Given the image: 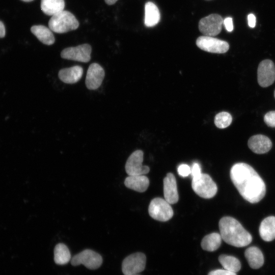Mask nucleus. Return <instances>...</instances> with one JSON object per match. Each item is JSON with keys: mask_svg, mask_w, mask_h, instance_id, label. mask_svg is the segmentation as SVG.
<instances>
[{"mask_svg": "<svg viewBox=\"0 0 275 275\" xmlns=\"http://www.w3.org/2000/svg\"><path fill=\"white\" fill-rule=\"evenodd\" d=\"M192 178H196L199 177L201 173V170L199 164L197 162L193 163L191 168V173Z\"/></svg>", "mask_w": 275, "mask_h": 275, "instance_id": "c85d7f7f", "label": "nucleus"}, {"mask_svg": "<svg viewBox=\"0 0 275 275\" xmlns=\"http://www.w3.org/2000/svg\"><path fill=\"white\" fill-rule=\"evenodd\" d=\"M31 31L42 43L50 45L54 43V37L49 28L42 25H33Z\"/></svg>", "mask_w": 275, "mask_h": 275, "instance_id": "412c9836", "label": "nucleus"}, {"mask_svg": "<svg viewBox=\"0 0 275 275\" xmlns=\"http://www.w3.org/2000/svg\"><path fill=\"white\" fill-rule=\"evenodd\" d=\"M244 255L250 266L253 269H258L264 264L263 255L256 246H251L246 249Z\"/></svg>", "mask_w": 275, "mask_h": 275, "instance_id": "aec40b11", "label": "nucleus"}, {"mask_svg": "<svg viewBox=\"0 0 275 275\" xmlns=\"http://www.w3.org/2000/svg\"><path fill=\"white\" fill-rule=\"evenodd\" d=\"M65 7L64 0H41V9L42 12L52 16L63 10Z\"/></svg>", "mask_w": 275, "mask_h": 275, "instance_id": "4be33fe9", "label": "nucleus"}, {"mask_svg": "<svg viewBox=\"0 0 275 275\" xmlns=\"http://www.w3.org/2000/svg\"><path fill=\"white\" fill-rule=\"evenodd\" d=\"M160 19V14L158 7L151 2H148L145 5L144 24L147 27L156 25Z\"/></svg>", "mask_w": 275, "mask_h": 275, "instance_id": "6ab92c4d", "label": "nucleus"}, {"mask_svg": "<svg viewBox=\"0 0 275 275\" xmlns=\"http://www.w3.org/2000/svg\"><path fill=\"white\" fill-rule=\"evenodd\" d=\"M257 80L259 85L263 88L271 85L275 80V65L270 60H264L260 62L257 70Z\"/></svg>", "mask_w": 275, "mask_h": 275, "instance_id": "f8f14e48", "label": "nucleus"}, {"mask_svg": "<svg viewBox=\"0 0 275 275\" xmlns=\"http://www.w3.org/2000/svg\"><path fill=\"white\" fill-rule=\"evenodd\" d=\"M131 275H139V274H131Z\"/></svg>", "mask_w": 275, "mask_h": 275, "instance_id": "c9c22d12", "label": "nucleus"}, {"mask_svg": "<svg viewBox=\"0 0 275 275\" xmlns=\"http://www.w3.org/2000/svg\"><path fill=\"white\" fill-rule=\"evenodd\" d=\"M223 23V19L221 15L212 14L200 20L199 29L204 36L213 37L221 32Z\"/></svg>", "mask_w": 275, "mask_h": 275, "instance_id": "9d476101", "label": "nucleus"}, {"mask_svg": "<svg viewBox=\"0 0 275 275\" xmlns=\"http://www.w3.org/2000/svg\"><path fill=\"white\" fill-rule=\"evenodd\" d=\"M118 0H104L106 4L108 5H112L114 4Z\"/></svg>", "mask_w": 275, "mask_h": 275, "instance_id": "72a5a7b5", "label": "nucleus"}, {"mask_svg": "<svg viewBox=\"0 0 275 275\" xmlns=\"http://www.w3.org/2000/svg\"><path fill=\"white\" fill-rule=\"evenodd\" d=\"M163 194L164 199L170 204H175L178 201L176 180L171 173H168L163 179Z\"/></svg>", "mask_w": 275, "mask_h": 275, "instance_id": "4468645a", "label": "nucleus"}, {"mask_svg": "<svg viewBox=\"0 0 275 275\" xmlns=\"http://www.w3.org/2000/svg\"><path fill=\"white\" fill-rule=\"evenodd\" d=\"M218 225L222 239L227 243L240 248L252 242L251 235L234 218L223 217L219 220Z\"/></svg>", "mask_w": 275, "mask_h": 275, "instance_id": "f03ea898", "label": "nucleus"}, {"mask_svg": "<svg viewBox=\"0 0 275 275\" xmlns=\"http://www.w3.org/2000/svg\"><path fill=\"white\" fill-rule=\"evenodd\" d=\"M259 234L265 241H271L275 239V216H270L264 218L259 227Z\"/></svg>", "mask_w": 275, "mask_h": 275, "instance_id": "a211bd4d", "label": "nucleus"}, {"mask_svg": "<svg viewBox=\"0 0 275 275\" xmlns=\"http://www.w3.org/2000/svg\"><path fill=\"white\" fill-rule=\"evenodd\" d=\"M265 124L271 127H275V111L267 113L264 116Z\"/></svg>", "mask_w": 275, "mask_h": 275, "instance_id": "bb28decb", "label": "nucleus"}, {"mask_svg": "<svg viewBox=\"0 0 275 275\" xmlns=\"http://www.w3.org/2000/svg\"><path fill=\"white\" fill-rule=\"evenodd\" d=\"M248 24L250 27L254 28L256 25V17L253 14H250L248 16Z\"/></svg>", "mask_w": 275, "mask_h": 275, "instance_id": "2f4dec72", "label": "nucleus"}, {"mask_svg": "<svg viewBox=\"0 0 275 275\" xmlns=\"http://www.w3.org/2000/svg\"><path fill=\"white\" fill-rule=\"evenodd\" d=\"M103 261L101 256L98 253L90 250L86 249L74 255L71 260L73 266L83 264L87 268L94 270L98 268Z\"/></svg>", "mask_w": 275, "mask_h": 275, "instance_id": "423d86ee", "label": "nucleus"}, {"mask_svg": "<svg viewBox=\"0 0 275 275\" xmlns=\"http://www.w3.org/2000/svg\"><path fill=\"white\" fill-rule=\"evenodd\" d=\"M83 74V69L79 66L61 69L58 76L61 80L66 84H74L78 81Z\"/></svg>", "mask_w": 275, "mask_h": 275, "instance_id": "dca6fc26", "label": "nucleus"}, {"mask_svg": "<svg viewBox=\"0 0 275 275\" xmlns=\"http://www.w3.org/2000/svg\"><path fill=\"white\" fill-rule=\"evenodd\" d=\"M218 261L225 269L237 272L241 268L240 261L236 257L227 255H221L218 257Z\"/></svg>", "mask_w": 275, "mask_h": 275, "instance_id": "393cba45", "label": "nucleus"}, {"mask_svg": "<svg viewBox=\"0 0 275 275\" xmlns=\"http://www.w3.org/2000/svg\"><path fill=\"white\" fill-rule=\"evenodd\" d=\"M274 97H275V91H274Z\"/></svg>", "mask_w": 275, "mask_h": 275, "instance_id": "e433bc0d", "label": "nucleus"}, {"mask_svg": "<svg viewBox=\"0 0 275 275\" xmlns=\"http://www.w3.org/2000/svg\"><path fill=\"white\" fill-rule=\"evenodd\" d=\"M6 34L5 27L4 23L0 21V38L5 37Z\"/></svg>", "mask_w": 275, "mask_h": 275, "instance_id": "473e14b6", "label": "nucleus"}, {"mask_svg": "<svg viewBox=\"0 0 275 275\" xmlns=\"http://www.w3.org/2000/svg\"><path fill=\"white\" fill-rule=\"evenodd\" d=\"M232 121L230 114L222 112L216 114L214 118V124L219 128L223 129L228 127Z\"/></svg>", "mask_w": 275, "mask_h": 275, "instance_id": "a878e982", "label": "nucleus"}, {"mask_svg": "<svg viewBox=\"0 0 275 275\" xmlns=\"http://www.w3.org/2000/svg\"><path fill=\"white\" fill-rule=\"evenodd\" d=\"M146 257L142 253L138 252L126 257L122 264V270L124 275L138 274L145 268Z\"/></svg>", "mask_w": 275, "mask_h": 275, "instance_id": "0eeeda50", "label": "nucleus"}, {"mask_svg": "<svg viewBox=\"0 0 275 275\" xmlns=\"http://www.w3.org/2000/svg\"><path fill=\"white\" fill-rule=\"evenodd\" d=\"M230 178L240 195L250 203H257L264 197L265 184L250 165L244 162L235 163L230 170Z\"/></svg>", "mask_w": 275, "mask_h": 275, "instance_id": "f257e3e1", "label": "nucleus"}, {"mask_svg": "<svg viewBox=\"0 0 275 275\" xmlns=\"http://www.w3.org/2000/svg\"><path fill=\"white\" fill-rule=\"evenodd\" d=\"M224 24L225 26L226 29L229 32H231L233 30V24L232 18L230 17L226 18L223 20Z\"/></svg>", "mask_w": 275, "mask_h": 275, "instance_id": "7c9ffc66", "label": "nucleus"}, {"mask_svg": "<svg viewBox=\"0 0 275 275\" xmlns=\"http://www.w3.org/2000/svg\"><path fill=\"white\" fill-rule=\"evenodd\" d=\"M222 238L220 234L212 233L206 235L202 239L201 245L203 250L213 252L219 248L222 243Z\"/></svg>", "mask_w": 275, "mask_h": 275, "instance_id": "5701e85b", "label": "nucleus"}, {"mask_svg": "<svg viewBox=\"0 0 275 275\" xmlns=\"http://www.w3.org/2000/svg\"><path fill=\"white\" fill-rule=\"evenodd\" d=\"M148 211L151 217L161 222L169 221L174 214L170 204L161 198H155L152 200L149 206Z\"/></svg>", "mask_w": 275, "mask_h": 275, "instance_id": "39448f33", "label": "nucleus"}, {"mask_svg": "<svg viewBox=\"0 0 275 275\" xmlns=\"http://www.w3.org/2000/svg\"><path fill=\"white\" fill-rule=\"evenodd\" d=\"M124 184L129 189L143 193L147 189L149 180L145 175L128 176L124 180Z\"/></svg>", "mask_w": 275, "mask_h": 275, "instance_id": "f3484780", "label": "nucleus"}, {"mask_svg": "<svg viewBox=\"0 0 275 275\" xmlns=\"http://www.w3.org/2000/svg\"><path fill=\"white\" fill-rule=\"evenodd\" d=\"M71 254L68 247L63 243L57 244L54 249V261L58 265H65L71 260Z\"/></svg>", "mask_w": 275, "mask_h": 275, "instance_id": "b1692460", "label": "nucleus"}, {"mask_svg": "<svg viewBox=\"0 0 275 275\" xmlns=\"http://www.w3.org/2000/svg\"><path fill=\"white\" fill-rule=\"evenodd\" d=\"M105 72L103 68L98 64H91L88 69L86 78V86L89 90H94L101 85Z\"/></svg>", "mask_w": 275, "mask_h": 275, "instance_id": "ddd939ff", "label": "nucleus"}, {"mask_svg": "<svg viewBox=\"0 0 275 275\" xmlns=\"http://www.w3.org/2000/svg\"><path fill=\"white\" fill-rule=\"evenodd\" d=\"M144 153L142 150L134 151L128 158L125 169L128 176L145 175L149 172L150 168L143 165Z\"/></svg>", "mask_w": 275, "mask_h": 275, "instance_id": "1a4fd4ad", "label": "nucleus"}, {"mask_svg": "<svg viewBox=\"0 0 275 275\" xmlns=\"http://www.w3.org/2000/svg\"><path fill=\"white\" fill-rule=\"evenodd\" d=\"M208 275H237L235 272H233L226 269H218L210 271Z\"/></svg>", "mask_w": 275, "mask_h": 275, "instance_id": "c756f323", "label": "nucleus"}, {"mask_svg": "<svg viewBox=\"0 0 275 275\" xmlns=\"http://www.w3.org/2000/svg\"><path fill=\"white\" fill-rule=\"evenodd\" d=\"M21 1L25 2H30L33 1V0H21Z\"/></svg>", "mask_w": 275, "mask_h": 275, "instance_id": "f704fd0d", "label": "nucleus"}, {"mask_svg": "<svg viewBox=\"0 0 275 275\" xmlns=\"http://www.w3.org/2000/svg\"><path fill=\"white\" fill-rule=\"evenodd\" d=\"M91 52L90 45L83 44L64 49L61 53V56L64 59L87 63L91 59Z\"/></svg>", "mask_w": 275, "mask_h": 275, "instance_id": "9b49d317", "label": "nucleus"}, {"mask_svg": "<svg viewBox=\"0 0 275 275\" xmlns=\"http://www.w3.org/2000/svg\"><path fill=\"white\" fill-rule=\"evenodd\" d=\"M249 148L256 154H264L268 152L272 147L270 140L262 134L251 136L248 143Z\"/></svg>", "mask_w": 275, "mask_h": 275, "instance_id": "2eb2a0df", "label": "nucleus"}, {"mask_svg": "<svg viewBox=\"0 0 275 275\" xmlns=\"http://www.w3.org/2000/svg\"><path fill=\"white\" fill-rule=\"evenodd\" d=\"M191 186L196 194L204 199L213 197L217 191V187L211 177L202 173L196 178L192 179Z\"/></svg>", "mask_w": 275, "mask_h": 275, "instance_id": "20e7f679", "label": "nucleus"}, {"mask_svg": "<svg viewBox=\"0 0 275 275\" xmlns=\"http://www.w3.org/2000/svg\"><path fill=\"white\" fill-rule=\"evenodd\" d=\"M179 175L183 177L188 176L191 173L190 168L186 164H181L178 167Z\"/></svg>", "mask_w": 275, "mask_h": 275, "instance_id": "cd10ccee", "label": "nucleus"}, {"mask_svg": "<svg viewBox=\"0 0 275 275\" xmlns=\"http://www.w3.org/2000/svg\"><path fill=\"white\" fill-rule=\"evenodd\" d=\"M196 45L203 50L216 53H225L229 48V45L227 42L207 36L198 37L196 41Z\"/></svg>", "mask_w": 275, "mask_h": 275, "instance_id": "6e6552de", "label": "nucleus"}, {"mask_svg": "<svg viewBox=\"0 0 275 275\" xmlns=\"http://www.w3.org/2000/svg\"><path fill=\"white\" fill-rule=\"evenodd\" d=\"M79 22L74 15L63 10L52 16L48 22L49 28L57 33H65L78 28Z\"/></svg>", "mask_w": 275, "mask_h": 275, "instance_id": "7ed1b4c3", "label": "nucleus"}]
</instances>
